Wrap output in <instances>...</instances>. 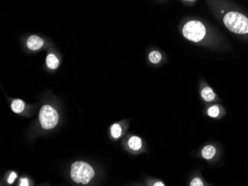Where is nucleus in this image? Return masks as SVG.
Wrapping results in <instances>:
<instances>
[{
    "label": "nucleus",
    "mask_w": 248,
    "mask_h": 186,
    "mask_svg": "<svg viewBox=\"0 0 248 186\" xmlns=\"http://www.w3.org/2000/svg\"><path fill=\"white\" fill-rule=\"evenodd\" d=\"M16 177H17V175H16L15 172H12V173H11V175H10L9 178H8V183H9V184H12V183L15 182V179L16 178Z\"/></svg>",
    "instance_id": "2eb2a0df"
},
{
    "label": "nucleus",
    "mask_w": 248,
    "mask_h": 186,
    "mask_svg": "<svg viewBox=\"0 0 248 186\" xmlns=\"http://www.w3.org/2000/svg\"><path fill=\"white\" fill-rule=\"evenodd\" d=\"M216 148L212 145H207L202 150V155L204 159H211L216 155Z\"/></svg>",
    "instance_id": "6e6552de"
},
{
    "label": "nucleus",
    "mask_w": 248,
    "mask_h": 186,
    "mask_svg": "<svg viewBox=\"0 0 248 186\" xmlns=\"http://www.w3.org/2000/svg\"><path fill=\"white\" fill-rule=\"evenodd\" d=\"M94 176V172L90 165L84 162H76L71 168V177L75 183L88 184Z\"/></svg>",
    "instance_id": "f03ea898"
},
{
    "label": "nucleus",
    "mask_w": 248,
    "mask_h": 186,
    "mask_svg": "<svg viewBox=\"0 0 248 186\" xmlns=\"http://www.w3.org/2000/svg\"><path fill=\"white\" fill-rule=\"evenodd\" d=\"M183 1H186V2H195V1H196V0H183Z\"/></svg>",
    "instance_id": "a211bd4d"
},
{
    "label": "nucleus",
    "mask_w": 248,
    "mask_h": 186,
    "mask_svg": "<svg viewBox=\"0 0 248 186\" xmlns=\"http://www.w3.org/2000/svg\"><path fill=\"white\" fill-rule=\"evenodd\" d=\"M128 145L133 151H139L142 147V141L140 137H132L128 142Z\"/></svg>",
    "instance_id": "1a4fd4ad"
},
{
    "label": "nucleus",
    "mask_w": 248,
    "mask_h": 186,
    "mask_svg": "<svg viewBox=\"0 0 248 186\" xmlns=\"http://www.w3.org/2000/svg\"><path fill=\"white\" fill-rule=\"evenodd\" d=\"M153 186H165V185L164 184V183H161V182H157V183H155L154 185H153Z\"/></svg>",
    "instance_id": "f3484780"
},
{
    "label": "nucleus",
    "mask_w": 248,
    "mask_h": 186,
    "mask_svg": "<svg viewBox=\"0 0 248 186\" xmlns=\"http://www.w3.org/2000/svg\"><path fill=\"white\" fill-rule=\"evenodd\" d=\"M25 104L21 100H15L11 104V109L15 113L19 114L24 110Z\"/></svg>",
    "instance_id": "9d476101"
},
{
    "label": "nucleus",
    "mask_w": 248,
    "mask_h": 186,
    "mask_svg": "<svg viewBox=\"0 0 248 186\" xmlns=\"http://www.w3.org/2000/svg\"><path fill=\"white\" fill-rule=\"evenodd\" d=\"M122 133V129L118 124H114L111 127V134L114 138H119Z\"/></svg>",
    "instance_id": "f8f14e48"
},
{
    "label": "nucleus",
    "mask_w": 248,
    "mask_h": 186,
    "mask_svg": "<svg viewBox=\"0 0 248 186\" xmlns=\"http://www.w3.org/2000/svg\"><path fill=\"white\" fill-rule=\"evenodd\" d=\"M162 59L161 53L157 51H153L149 54V59L153 64L159 63L160 61Z\"/></svg>",
    "instance_id": "9b49d317"
},
{
    "label": "nucleus",
    "mask_w": 248,
    "mask_h": 186,
    "mask_svg": "<svg viewBox=\"0 0 248 186\" xmlns=\"http://www.w3.org/2000/svg\"><path fill=\"white\" fill-rule=\"evenodd\" d=\"M20 186H29V181H28L27 179H21L20 180V184H19Z\"/></svg>",
    "instance_id": "dca6fc26"
},
{
    "label": "nucleus",
    "mask_w": 248,
    "mask_h": 186,
    "mask_svg": "<svg viewBox=\"0 0 248 186\" xmlns=\"http://www.w3.org/2000/svg\"><path fill=\"white\" fill-rule=\"evenodd\" d=\"M207 114L210 117L217 118L220 114V108L218 105H213L210 107L207 111Z\"/></svg>",
    "instance_id": "ddd939ff"
},
{
    "label": "nucleus",
    "mask_w": 248,
    "mask_h": 186,
    "mask_svg": "<svg viewBox=\"0 0 248 186\" xmlns=\"http://www.w3.org/2000/svg\"><path fill=\"white\" fill-rule=\"evenodd\" d=\"M46 64L48 69L54 70V69H58L59 66V59L54 54H48L46 57Z\"/></svg>",
    "instance_id": "423d86ee"
},
{
    "label": "nucleus",
    "mask_w": 248,
    "mask_h": 186,
    "mask_svg": "<svg viewBox=\"0 0 248 186\" xmlns=\"http://www.w3.org/2000/svg\"><path fill=\"white\" fill-rule=\"evenodd\" d=\"M220 10L222 15V22L230 31L238 35H248V16L236 10L225 9L224 6Z\"/></svg>",
    "instance_id": "f257e3e1"
},
{
    "label": "nucleus",
    "mask_w": 248,
    "mask_h": 186,
    "mask_svg": "<svg viewBox=\"0 0 248 186\" xmlns=\"http://www.w3.org/2000/svg\"><path fill=\"white\" fill-rule=\"evenodd\" d=\"M189 186H203V183H202V180L199 178H195L192 180V182L190 183V185Z\"/></svg>",
    "instance_id": "4468645a"
},
{
    "label": "nucleus",
    "mask_w": 248,
    "mask_h": 186,
    "mask_svg": "<svg viewBox=\"0 0 248 186\" xmlns=\"http://www.w3.org/2000/svg\"><path fill=\"white\" fill-rule=\"evenodd\" d=\"M207 29L199 20H190L184 26L182 34L189 41L199 43L205 37Z\"/></svg>",
    "instance_id": "7ed1b4c3"
},
{
    "label": "nucleus",
    "mask_w": 248,
    "mask_h": 186,
    "mask_svg": "<svg viewBox=\"0 0 248 186\" xmlns=\"http://www.w3.org/2000/svg\"><path fill=\"white\" fill-rule=\"evenodd\" d=\"M44 45V42L43 39L37 36L33 35L31 36L27 40V47L31 51H37L40 49Z\"/></svg>",
    "instance_id": "39448f33"
},
{
    "label": "nucleus",
    "mask_w": 248,
    "mask_h": 186,
    "mask_svg": "<svg viewBox=\"0 0 248 186\" xmlns=\"http://www.w3.org/2000/svg\"><path fill=\"white\" fill-rule=\"evenodd\" d=\"M40 124L44 129H53L55 127L58 122V114L56 112L55 109L49 105H44L40 109Z\"/></svg>",
    "instance_id": "20e7f679"
},
{
    "label": "nucleus",
    "mask_w": 248,
    "mask_h": 186,
    "mask_svg": "<svg viewBox=\"0 0 248 186\" xmlns=\"http://www.w3.org/2000/svg\"><path fill=\"white\" fill-rule=\"evenodd\" d=\"M202 97L207 102H211L216 98V94L210 87H204L202 91Z\"/></svg>",
    "instance_id": "0eeeda50"
}]
</instances>
